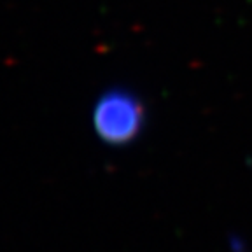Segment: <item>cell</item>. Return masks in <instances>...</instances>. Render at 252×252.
<instances>
[{"label": "cell", "instance_id": "obj_1", "mask_svg": "<svg viewBox=\"0 0 252 252\" xmlns=\"http://www.w3.org/2000/svg\"><path fill=\"white\" fill-rule=\"evenodd\" d=\"M144 109L138 98L126 91H109L93 110L94 131L107 144H126L140 133Z\"/></svg>", "mask_w": 252, "mask_h": 252}]
</instances>
